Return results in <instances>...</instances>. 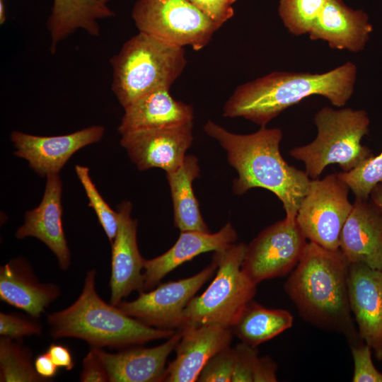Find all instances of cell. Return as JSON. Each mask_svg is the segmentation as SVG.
I'll return each instance as SVG.
<instances>
[{"mask_svg":"<svg viewBox=\"0 0 382 382\" xmlns=\"http://www.w3.org/2000/svg\"><path fill=\"white\" fill-rule=\"evenodd\" d=\"M204 130L224 148L229 164L238 173L233 180L236 195H243L255 187L266 189L281 201L285 219L296 221L311 178L306 171L289 165L281 155L279 144L283 134L279 128L262 126L254 133L238 134L208 120Z\"/></svg>","mask_w":382,"mask_h":382,"instance_id":"6da1fadb","label":"cell"},{"mask_svg":"<svg viewBox=\"0 0 382 382\" xmlns=\"http://www.w3.org/2000/svg\"><path fill=\"white\" fill-rule=\"evenodd\" d=\"M349 262L338 250L308 242L284 284L301 318L320 329L361 342L348 298Z\"/></svg>","mask_w":382,"mask_h":382,"instance_id":"7a4b0ae2","label":"cell"},{"mask_svg":"<svg viewBox=\"0 0 382 382\" xmlns=\"http://www.w3.org/2000/svg\"><path fill=\"white\" fill-rule=\"evenodd\" d=\"M357 75L352 62L323 74L274 71L238 86L225 103L223 115L242 117L262 127L311 96H323L332 105L342 107L353 94Z\"/></svg>","mask_w":382,"mask_h":382,"instance_id":"3957f363","label":"cell"},{"mask_svg":"<svg viewBox=\"0 0 382 382\" xmlns=\"http://www.w3.org/2000/svg\"><path fill=\"white\" fill-rule=\"evenodd\" d=\"M96 270L87 272L82 291L67 308L47 316L52 337H74L91 347L122 349L168 339L177 330L149 326L105 302L96 290Z\"/></svg>","mask_w":382,"mask_h":382,"instance_id":"277c9868","label":"cell"},{"mask_svg":"<svg viewBox=\"0 0 382 382\" xmlns=\"http://www.w3.org/2000/svg\"><path fill=\"white\" fill-rule=\"evenodd\" d=\"M110 62L112 90L124 108L152 91L170 89L187 63L183 47L140 31Z\"/></svg>","mask_w":382,"mask_h":382,"instance_id":"5b68a950","label":"cell"},{"mask_svg":"<svg viewBox=\"0 0 382 382\" xmlns=\"http://www.w3.org/2000/svg\"><path fill=\"white\" fill-rule=\"evenodd\" d=\"M314 123L318 130L315 139L289 151L291 157L304 163L311 179L318 178L330 164L347 172L374 155L361 144L369 132L366 110L324 107L316 113Z\"/></svg>","mask_w":382,"mask_h":382,"instance_id":"8992f818","label":"cell"},{"mask_svg":"<svg viewBox=\"0 0 382 382\" xmlns=\"http://www.w3.org/2000/svg\"><path fill=\"white\" fill-rule=\"evenodd\" d=\"M246 245L234 243L214 252L216 275L207 289L201 295L195 296L184 309L181 328L204 325L231 328L256 294L257 284L241 268Z\"/></svg>","mask_w":382,"mask_h":382,"instance_id":"52a82bcc","label":"cell"},{"mask_svg":"<svg viewBox=\"0 0 382 382\" xmlns=\"http://www.w3.org/2000/svg\"><path fill=\"white\" fill-rule=\"evenodd\" d=\"M132 16L140 32L197 51L220 28L189 0H137Z\"/></svg>","mask_w":382,"mask_h":382,"instance_id":"ba28073f","label":"cell"},{"mask_svg":"<svg viewBox=\"0 0 382 382\" xmlns=\"http://www.w3.org/2000/svg\"><path fill=\"white\" fill-rule=\"evenodd\" d=\"M349 187L337 175L311 179L296 221L309 241L329 250H338L342 227L351 212Z\"/></svg>","mask_w":382,"mask_h":382,"instance_id":"9c48e42d","label":"cell"},{"mask_svg":"<svg viewBox=\"0 0 382 382\" xmlns=\"http://www.w3.org/2000/svg\"><path fill=\"white\" fill-rule=\"evenodd\" d=\"M296 221L285 218L260 231L246 245L241 268L255 284L291 272L308 242Z\"/></svg>","mask_w":382,"mask_h":382,"instance_id":"30bf717a","label":"cell"},{"mask_svg":"<svg viewBox=\"0 0 382 382\" xmlns=\"http://www.w3.org/2000/svg\"><path fill=\"white\" fill-rule=\"evenodd\" d=\"M211 264L196 274L178 281L160 284L156 289L139 293L133 301H122L117 306L127 315L156 328L180 330L183 313L200 288L216 272Z\"/></svg>","mask_w":382,"mask_h":382,"instance_id":"8fae6325","label":"cell"},{"mask_svg":"<svg viewBox=\"0 0 382 382\" xmlns=\"http://www.w3.org/2000/svg\"><path fill=\"white\" fill-rule=\"evenodd\" d=\"M193 122L161 129L130 132L122 135L120 144L140 170L158 168L166 173L183 164L193 141Z\"/></svg>","mask_w":382,"mask_h":382,"instance_id":"7c38bea8","label":"cell"},{"mask_svg":"<svg viewBox=\"0 0 382 382\" xmlns=\"http://www.w3.org/2000/svg\"><path fill=\"white\" fill-rule=\"evenodd\" d=\"M103 126L94 125L75 132L52 137L11 132L14 155L28 161L30 168L40 176L59 174L71 156L81 148L100 141Z\"/></svg>","mask_w":382,"mask_h":382,"instance_id":"4fadbf2b","label":"cell"},{"mask_svg":"<svg viewBox=\"0 0 382 382\" xmlns=\"http://www.w3.org/2000/svg\"><path fill=\"white\" fill-rule=\"evenodd\" d=\"M348 298L361 340L382 361V270L349 263Z\"/></svg>","mask_w":382,"mask_h":382,"instance_id":"5bb4252c","label":"cell"},{"mask_svg":"<svg viewBox=\"0 0 382 382\" xmlns=\"http://www.w3.org/2000/svg\"><path fill=\"white\" fill-rule=\"evenodd\" d=\"M132 207L130 202L118 205V230L111 244L110 303L116 306L131 292L144 291V259L137 245V220L131 218Z\"/></svg>","mask_w":382,"mask_h":382,"instance_id":"9a60e30c","label":"cell"},{"mask_svg":"<svg viewBox=\"0 0 382 382\" xmlns=\"http://www.w3.org/2000/svg\"><path fill=\"white\" fill-rule=\"evenodd\" d=\"M175 347V358L166 366V382H194L207 362L217 352L230 347V328L216 325L185 326Z\"/></svg>","mask_w":382,"mask_h":382,"instance_id":"2e32d148","label":"cell"},{"mask_svg":"<svg viewBox=\"0 0 382 382\" xmlns=\"http://www.w3.org/2000/svg\"><path fill=\"white\" fill-rule=\"evenodd\" d=\"M339 249L349 263L382 270V213L371 200L355 198L341 231Z\"/></svg>","mask_w":382,"mask_h":382,"instance_id":"e0dca14e","label":"cell"},{"mask_svg":"<svg viewBox=\"0 0 382 382\" xmlns=\"http://www.w3.org/2000/svg\"><path fill=\"white\" fill-rule=\"evenodd\" d=\"M62 192L59 174L48 175L40 204L25 212L24 223L17 229L16 237L39 239L56 255L60 269L66 270L71 265V253L62 227Z\"/></svg>","mask_w":382,"mask_h":382,"instance_id":"ac0fdd59","label":"cell"},{"mask_svg":"<svg viewBox=\"0 0 382 382\" xmlns=\"http://www.w3.org/2000/svg\"><path fill=\"white\" fill-rule=\"evenodd\" d=\"M181 337L177 330L161 345L154 347L131 346L116 353L98 348L110 382H161L166 376L168 357Z\"/></svg>","mask_w":382,"mask_h":382,"instance_id":"d6986e66","label":"cell"},{"mask_svg":"<svg viewBox=\"0 0 382 382\" xmlns=\"http://www.w3.org/2000/svg\"><path fill=\"white\" fill-rule=\"evenodd\" d=\"M236 231L230 222L216 233L180 231L175 244L166 253L144 262V291L154 289L161 279L184 262L209 251L223 250L237 240Z\"/></svg>","mask_w":382,"mask_h":382,"instance_id":"ffe728a7","label":"cell"},{"mask_svg":"<svg viewBox=\"0 0 382 382\" xmlns=\"http://www.w3.org/2000/svg\"><path fill=\"white\" fill-rule=\"evenodd\" d=\"M372 25L366 13L347 6L341 0H327L308 33L311 40H321L332 49L358 52L365 47Z\"/></svg>","mask_w":382,"mask_h":382,"instance_id":"44dd1931","label":"cell"},{"mask_svg":"<svg viewBox=\"0 0 382 382\" xmlns=\"http://www.w3.org/2000/svg\"><path fill=\"white\" fill-rule=\"evenodd\" d=\"M60 294L58 285L40 282L31 266L22 257L0 267L1 300L34 318H39Z\"/></svg>","mask_w":382,"mask_h":382,"instance_id":"7402d4cb","label":"cell"},{"mask_svg":"<svg viewBox=\"0 0 382 382\" xmlns=\"http://www.w3.org/2000/svg\"><path fill=\"white\" fill-rule=\"evenodd\" d=\"M117 128L121 135L130 132L161 129L192 122L191 105L175 100L169 89L147 93L125 107Z\"/></svg>","mask_w":382,"mask_h":382,"instance_id":"603a6c76","label":"cell"},{"mask_svg":"<svg viewBox=\"0 0 382 382\" xmlns=\"http://www.w3.org/2000/svg\"><path fill=\"white\" fill-rule=\"evenodd\" d=\"M108 0H54L47 27L51 36L50 50L55 52L59 42L77 29L93 37L100 35L98 20L112 17L115 13Z\"/></svg>","mask_w":382,"mask_h":382,"instance_id":"cb8c5ba5","label":"cell"},{"mask_svg":"<svg viewBox=\"0 0 382 382\" xmlns=\"http://www.w3.org/2000/svg\"><path fill=\"white\" fill-rule=\"evenodd\" d=\"M199 176L198 159L193 155H186L179 168L166 173L173 202L174 226L180 231L210 232L192 187L193 181Z\"/></svg>","mask_w":382,"mask_h":382,"instance_id":"d4e9b609","label":"cell"},{"mask_svg":"<svg viewBox=\"0 0 382 382\" xmlns=\"http://www.w3.org/2000/svg\"><path fill=\"white\" fill-rule=\"evenodd\" d=\"M293 322L294 318L288 311L267 308L252 299L231 329L241 342L257 347L290 328Z\"/></svg>","mask_w":382,"mask_h":382,"instance_id":"484cf974","label":"cell"},{"mask_svg":"<svg viewBox=\"0 0 382 382\" xmlns=\"http://www.w3.org/2000/svg\"><path fill=\"white\" fill-rule=\"evenodd\" d=\"M0 381L42 382L46 379L36 371L31 352L18 341L0 339Z\"/></svg>","mask_w":382,"mask_h":382,"instance_id":"4316f807","label":"cell"},{"mask_svg":"<svg viewBox=\"0 0 382 382\" xmlns=\"http://www.w3.org/2000/svg\"><path fill=\"white\" fill-rule=\"evenodd\" d=\"M327 0H280L279 13L293 35H301L311 30Z\"/></svg>","mask_w":382,"mask_h":382,"instance_id":"83f0119b","label":"cell"},{"mask_svg":"<svg viewBox=\"0 0 382 382\" xmlns=\"http://www.w3.org/2000/svg\"><path fill=\"white\" fill-rule=\"evenodd\" d=\"M337 175L347 184L355 198L369 199L373 188L382 182V151L377 156L368 158L354 169L340 172Z\"/></svg>","mask_w":382,"mask_h":382,"instance_id":"f1b7e54d","label":"cell"},{"mask_svg":"<svg viewBox=\"0 0 382 382\" xmlns=\"http://www.w3.org/2000/svg\"><path fill=\"white\" fill-rule=\"evenodd\" d=\"M75 170L89 200L88 205L95 211L101 226L112 244L118 230V213L109 207L98 191L90 177L88 168L76 165Z\"/></svg>","mask_w":382,"mask_h":382,"instance_id":"f546056e","label":"cell"},{"mask_svg":"<svg viewBox=\"0 0 382 382\" xmlns=\"http://www.w3.org/2000/svg\"><path fill=\"white\" fill-rule=\"evenodd\" d=\"M234 347H228L214 354L204 365L197 381L231 382Z\"/></svg>","mask_w":382,"mask_h":382,"instance_id":"4dcf8cb0","label":"cell"},{"mask_svg":"<svg viewBox=\"0 0 382 382\" xmlns=\"http://www.w3.org/2000/svg\"><path fill=\"white\" fill-rule=\"evenodd\" d=\"M354 361L353 382H382V373L375 366L372 349L363 341L350 346Z\"/></svg>","mask_w":382,"mask_h":382,"instance_id":"1f68e13d","label":"cell"},{"mask_svg":"<svg viewBox=\"0 0 382 382\" xmlns=\"http://www.w3.org/2000/svg\"><path fill=\"white\" fill-rule=\"evenodd\" d=\"M231 382H253L254 375L259 359L257 347L243 342L235 347Z\"/></svg>","mask_w":382,"mask_h":382,"instance_id":"d6a6232c","label":"cell"},{"mask_svg":"<svg viewBox=\"0 0 382 382\" xmlns=\"http://www.w3.org/2000/svg\"><path fill=\"white\" fill-rule=\"evenodd\" d=\"M42 326L36 320L15 314L0 313V335L19 340L25 336L40 335Z\"/></svg>","mask_w":382,"mask_h":382,"instance_id":"836d02e7","label":"cell"},{"mask_svg":"<svg viewBox=\"0 0 382 382\" xmlns=\"http://www.w3.org/2000/svg\"><path fill=\"white\" fill-rule=\"evenodd\" d=\"M189 1L221 27L233 16V4L236 0Z\"/></svg>","mask_w":382,"mask_h":382,"instance_id":"e575fe53","label":"cell"},{"mask_svg":"<svg viewBox=\"0 0 382 382\" xmlns=\"http://www.w3.org/2000/svg\"><path fill=\"white\" fill-rule=\"evenodd\" d=\"M80 381H109L108 371L98 354V348L91 347L90 351L83 358Z\"/></svg>","mask_w":382,"mask_h":382,"instance_id":"d590c367","label":"cell"},{"mask_svg":"<svg viewBox=\"0 0 382 382\" xmlns=\"http://www.w3.org/2000/svg\"><path fill=\"white\" fill-rule=\"evenodd\" d=\"M277 365L268 356L259 357L253 382H276Z\"/></svg>","mask_w":382,"mask_h":382,"instance_id":"8d00e7d4","label":"cell"},{"mask_svg":"<svg viewBox=\"0 0 382 382\" xmlns=\"http://www.w3.org/2000/svg\"><path fill=\"white\" fill-rule=\"evenodd\" d=\"M46 352L58 368H63L67 371L74 368V361L67 347L61 344L52 343Z\"/></svg>","mask_w":382,"mask_h":382,"instance_id":"74e56055","label":"cell"},{"mask_svg":"<svg viewBox=\"0 0 382 382\" xmlns=\"http://www.w3.org/2000/svg\"><path fill=\"white\" fill-rule=\"evenodd\" d=\"M34 366L37 374L47 381L57 374L58 369L47 352L35 359Z\"/></svg>","mask_w":382,"mask_h":382,"instance_id":"f35d334b","label":"cell"},{"mask_svg":"<svg viewBox=\"0 0 382 382\" xmlns=\"http://www.w3.org/2000/svg\"><path fill=\"white\" fill-rule=\"evenodd\" d=\"M369 199L382 213V182L373 188Z\"/></svg>","mask_w":382,"mask_h":382,"instance_id":"ab89813d","label":"cell"},{"mask_svg":"<svg viewBox=\"0 0 382 382\" xmlns=\"http://www.w3.org/2000/svg\"><path fill=\"white\" fill-rule=\"evenodd\" d=\"M6 20L5 4L4 0H0V24L2 25Z\"/></svg>","mask_w":382,"mask_h":382,"instance_id":"60d3db41","label":"cell"}]
</instances>
